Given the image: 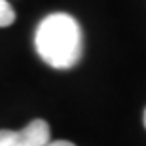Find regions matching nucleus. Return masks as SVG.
<instances>
[{"mask_svg": "<svg viewBox=\"0 0 146 146\" xmlns=\"http://www.w3.org/2000/svg\"><path fill=\"white\" fill-rule=\"evenodd\" d=\"M36 53L53 68L65 70L82 57V29L68 13H49L34 34Z\"/></svg>", "mask_w": 146, "mask_h": 146, "instance_id": "obj_1", "label": "nucleus"}, {"mask_svg": "<svg viewBox=\"0 0 146 146\" xmlns=\"http://www.w3.org/2000/svg\"><path fill=\"white\" fill-rule=\"evenodd\" d=\"M49 141V125L44 119H33L19 131L0 129V146H46Z\"/></svg>", "mask_w": 146, "mask_h": 146, "instance_id": "obj_2", "label": "nucleus"}, {"mask_svg": "<svg viewBox=\"0 0 146 146\" xmlns=\"http://www.w3.org/2000/svg\"><path fill=\"white\" fill-rule=\"evenodd\" d=\"M15 21V10L8 0H0V27H10Z\"/></svg>", "mask_w": 146, "mask_h": 146, "instance_id": "obj_3", "label": "nucleus"}, {"mask_svg": "<svg viewBox=\"0 0 146 146\" xmlns=\"http://www.w3.org/2000/svg\"><path fill=\"white\" fill-rule=\"evenodd\" d=\"M46 146H76V144L70 141H49Z\"/></svg>", "mask_w": 146, "mask_h": 146, "instance_id": "obj_4", "label": "nucleus"}, {"mask_svg": "<svg viewBox=\"0 0 146 146\" xmlns=\"http://www.w3.org/2000/svg\"><path fill=\"white\" fill-rule=\"evenodd\" d=\"M144 125H146V112H144Z\"/></svg>", "mask_w": 146, "mask_h": 146, "instance_id": "obj_5", "label": "nucleus"}]
</instances>
